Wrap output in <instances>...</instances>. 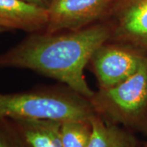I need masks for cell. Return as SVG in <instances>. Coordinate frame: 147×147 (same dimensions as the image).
I'll return each mask as SVG.
<instances>
[{
  "label": "cell",
  "mask_w": 147,
  "mask_h": 147,
  "mask_svg": "<svg viewBox=\"0 0 147 147\" xmlns=\"http://www.w3.org/2000/svg\"><path fill=\"white\" fill-rule=\"evenodd\" d=\"M109 41L130 45L147 55V0H116L105 21Z\"/></svg>",
  "instance_id": "cell-6"
},
{
  "label": "cell",
  "mask_w": 147,
  "mask_h": 147,
  "mask_svg": "<svg viewBox=\"0 0 147 147\" xmlns=\"http://www.w3.org/2000/svg\"><path fill=\"white\" fill-rule=\"evenodd\" d=\"M0 147H16L10 128L4 118H0Z\"/></svg>",
  "instance_id": "cell-11"
},
{
  "label": "cell",
  "mask_w": 147,
  "mask_h": 147,
  "mask_svg": "<svg viewBox=\"0 0 147 147\" xmlns=\"http://www.w3.org/2000/svg\"><path fill=\"white\" fill-rule=\"evenodd\" d=\"M96 115L89 99L68 87L0 93V118L62 122L91 120Z\"/></svg>",
  "instance_id": "cell-2"
},
{
  "label": "cell",
  "mask_w": 147,
  "mask_h": 147,
  "mask_svg": "<svg viewBox=\"0 0 147 147\" xmlns=\"http://www.w3.org/2000/svg\"><path fill=\"white\" fill-rule=\"evenodd\" d=\"M7 31L6 30H4L3 28H2V27H0V34H2V33H3V32Z\"/></svg>",
  "instance_id": "cell-13"
},
{
  "label": "cell",
  "mask_w": 147,
  "mask_h": 147,
  "mask_svg": "<svg viewBox=\"0 0 147 147\" xmlns=\"http://www.w3.org/2000/svg\"><path fill=\"white\" fill-rule=\"evenodd\" d=\"M110 34L105 21L79 30L30 33L14 47L0 53V68L30 69L90 99L94 91L87 83L84 69L95 51L110 40Z\"/></svg>",
  "instance_id": "cell-1"
},
{
  "label": "cell",
  "mask_w": 147,
  "mask_h": 147,
  "mask_svg": "<svg viewBox=\"0 0 147 147\" xmlns=\"http://www.w3.org/2000/svg\"><path fill=\"white\" fill-rule=\"evenodd\" d=\"M103 119L147 136V56L137 71L115 86L99 88L89 99Z\"/></svg>",
  "instance_id": "cell-3"
},
{
  "label": "cell",
  "mask_w": 147,
  "mask_h": 147,
  "mask_svg": "<svg viewBox=\"0 0 147 147\" xmlns=\"http://www.w3.org/2000/svg\"><path fill=\"white\" fill-rule=\"evenodd\" d=\"M92 131L91 120L61 122L60 135L63 147H88Z\"/></svg>",
  "instance_id": "cell-10"
},
{
  "label": "cell",
  "mask_w": 147,
  "mask_h": 147,
  "mask_svg": "<svg viewBox=\"0 0 147 147\" xmlns=\"http://www.w3.org/2000/svg\"><path fill=\"white\" fill-rule=\"evenodd\" d=\"M142 147H147V142H146V143H145V145H144V146Z\"/></svg>",
  "instance_id": "cell-14"
},
{
  "label": "cell",
  "mask_w": 147,
  "mask_h": 147,
  "mask_svg": "<svg viewBox=\"0 0 147 147\" xmlns=\"http://www.w3.org/2000/svg\"><path fill=\"white\" fill-rule=\"evenodd\" d=\"M16 147H63L61 121L7 119Z\"/></svg>",
  "instance_id": "cell-7"
},
{
  "label": "cell",
  "mask_w": 147,
  "mask_h": 147,
  "mask_svg": "<svg viewBox=\"0 0 147 147\" xmlns=\"http://www.w3.org/2000/svg\"><path fill=\"white\" fill-rule=\"evenodd\" d=\"M146 56L130 45L107 41L95 51L88 65L96 78L99 88L103 89L129 78Z\"/></svg>",
  "instance_id": "cell-4"
},
{
  "label": "cell",
  "mask_w": 147,
  "mask_h": 147,
  "mask_svg": "<svg viewBox=\"0 0 147 147\" xmlns=\"http://www.w3.org/2000/svg\"><path fill=\"white\" fill-rule=\"evenodd\" d=\"M116 0H52L44 31L79 30L108 17Z\"/></svg>",
  "instance_id": "cell-5"
},
{
  "label": "cell",
  "mask_w": 147,
  "mask_h": 147,
  "mask_svg": "<svg viewBox=\"0 0 147 147\" xmlns=\"http://www.w3.org/2000/svg\"><path fill=\"white\" fill-rule=\"evenodd\" d=\"M47 9L26 0H0V27L7 31H42L47 23Z\"/></svg>",
  "instance_id": "cell-8"
},
{
  "label": "cell",
  "mask_w": 147,
  "mask_h": 147,
  "mask_svg": "<svg viewBox=\"0 0 147 147\" xmlns=\"http://www.w3.org/2000/svg\"><path fill=\"white\" fill-rule=\"evenodd\" d=\"M92 131L88 147H137L133 132L96 115L91 119Z\"/></svg>",
  "instance_id": "cell-9"
},
{
  "label": "cell",
  "mask_w": 147,
  "mask_h": 147,
  "mask_svg": "<svg viewBox=\"0 0 147 147\" xmlns=\"http://www.w3.org/2000/svg\"><path fill=\"white\" fill-rule=\"evenodd\" d=\"M26 1H28L30 3H34V4H37V5H39L41 7L47 8L52 0H26Z\"/></svg>",
  "instance_id": "cell-12"
}]
</instances>
